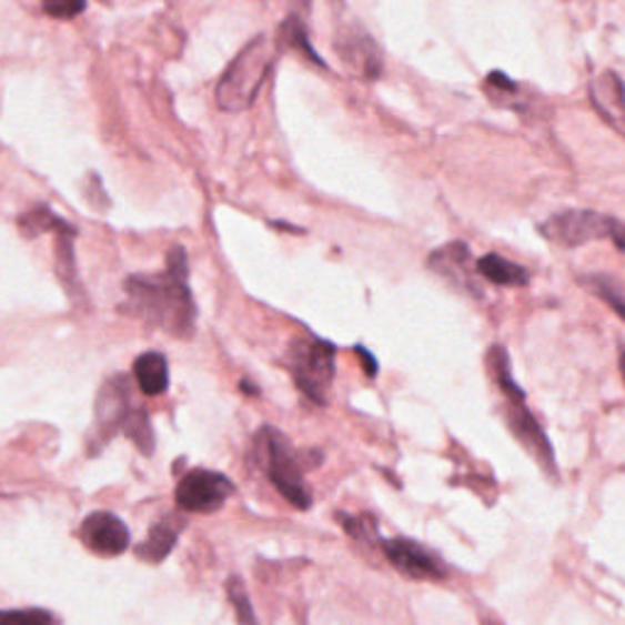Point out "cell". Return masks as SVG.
Instances as JSON below:
<instances>
[{
    "label": "cell",
    "mask_w": 625,
    "mask_h": 625,
    "mask_svg": "<svg viewBox=\"0 0 625 625\" xmlns=\"http://www.w3.org/2000/svg\"><path fill=\"white\" fill-rule=\"evenodd\" d=\"M128 305L122 311L140 321L164 327L177 337H191L195 325V303L189 289V256L171 248L167 272L134 274L125 281Z\"/></svg>",
    "instance_id": "6da1fadb"
},
{
    "label": "cell",
    "mask_w": 625,
    "mask_h": 625,
    "mask_svg": "<svg viewBox=\"0 0 625 625\" xmlns=\"http://www.w3.org/2000/svg\"><path fill=\"white\" fill-rule=\"evenodd\" d=\"M274 57L276 49L264 34L254 37L250 44H244L242 52L230 61L223 79L218 81V105L230 110V113L248 110L254 103V98L260 95L269 71H272Z\"/></svg>",
    "instance_id": "7a4b0ae2"
},
{
    "label": "cell",
    "mask_w": 625,
    "mask_h": 625,
    "mask_svg": "<svg viewBox=\"0 0 625 625\" xmlns=\"http://www.w3.org/2000/svg\"><path fill=\"white\" fill-rule=\"evenodd\" d=\"M254 457L260 460L269 482L279 488V494L291 506L309 508L313 504L311 486L303 480V472L309 470L305 467V455H299L291 447L286 435H281L276 427H262L254 437Z\"/></svg>",
    "instance_id": "3957f363"
},
{
    "label": "cell",
    "mask_w": 625,
    "mask_h": 625,
    "mask_svg": "<svg viewBox=\"0 0 625 625\" xmlns=\"http://www.w3.org/2000/svg\"><path fill=\"white\" fill-rule=\"evenodd\" d=\"M537 232L557 248H582L586 242L611 240L621 252H625V223L604 213L584 211V208L555 213L537 225Z\"/></svg>",
    "instance_id": "277c9868"
},
{
    "label": "cell",
    "mask_w": 625,
    "mask_h": 625,
    "mask_svg": "<svg viewBox=\"0 0 625 625\" xmlns=\"http://www.w3.org/2000/svg\"><path fill=\"white\" fill-rule=\"evenodd\" d=\"M286 366L299 389L317 406L327 403V391L335 379V345L327 340H296L289 347Z\"/></svg>",
    "instance_id": "5b68a950"
},
{
    "label": "cell",
    "mask_w": 625,
    "mask_h": 625,
    "mask_svg": "<svg viewBox=\"0 0 625 625\" xmlns=\"http://www.w3.org/2000/svg\"><path fill=\"white\" fill-rule=\"evenodd\" d=\"M382 553L399 574L413 582H443L447 579V565L433 550L409 541V537H391L382 541Z\"/></svg>",
    "instance_id": "8992f818"
},
{
    "label": "cell",
    "mask_w": 625,
    "mask_h": 625,
    "mask_svg": "<svg viewBox=\"0 0 625 625\" xmlns=\"http://www.w3.org/2000/svg\"><path fill=\"white\" fill-rule=\"evenodd\" d=\"M232 482L225 474L193 470L177 486V506L187 513H215L232 494Z\"/></svg>",
    "instance_id": "52a82bcc"
},
{
    "label": "cell",
    "mask_w": 625,
    "mask_h": 625,
    "mask_svg": "<svg viewBox=\"0 0 625 625\" xmlns=\"http://www.w3.org/2000/svg\"><path fill=\"white\" fill-rule=\"evenodd\" d=\"M506 399V423L511 427V433L518 437V443L533 452V457L541 462V467L550 474L557 472V462H555V450L550 445V440L545 435V431L533 419V413L525 406V394L521 391H513V394H504Z\"/></svg>",
    "instance_id": "ba28073f"
},
{
    "label": "cell",
    "mask_w": 625,
    "mask_h": 625,
    "mask_svg": "<svg viewBox=\"0 0 625 625\" xmlns=\"http://www.w3.org/2000/svg\"><path fill=\"white\" fill-rule=\"evenodd\" d=\"M81 543L101 557H118L130 547V531L115 513L95 511L81 523Z\"/></svg>",
    "instance_id": "9c48e42d"
},
{
    "label": "cell",
    "mask_w": 625,
    "mask_h": 625,
    "mask_svg": "<svg viewBox=\"0 0 625 625\" xmlns=\"http://www.w3.org/2000/svg\"><path fill=\"white\" fill-rule=\"evenodd\" d=\"M130 389L125 376H113L103 384L101 394L95 399V435H101V443L113 435L120 427H125L130 419Z\"/></svg>",
    "instance_id": "30bf717a"
},
{
    "label": "cell",
    "mask_w": 625,
    "mask_h": 625,
    "mask_svg": "<svg viewBox=\"0 0 625 625\" xmlns=\"http://www.w3.org/2000/svg\"><path fill=\"white\" fill-rule=\"evenodd\" d=\"M470 248L464 242H450L445 248L435 250L427 256V266L433 269L435 274L447 279L452 286L464 289L467 293H476L474 279L470 272Z\"/></svg>",
    "instance_id": "8fae6325"
},
{
    "label": "cell",
    "mask_w": 625,
    "mask_h": 625,
    "mask_svg": "<svg viewBox=\"0 0 625 625\" xmlns=\"http://www.w3.org/2000/svg\"><path fill=\"white\" fill-rule=\"evenodd\" d=\"M337 52L352 69H357L364 79H379V73H382V52H379L372 37H366L364 32L345 37V40L337 44Z\"/></svg>",
    "instance_id": "7c38bea8"
},
{
    "label": "cell",
    "mask_w": 625,
    "mask_h": 625,
    "mask_svg": "<svg viewBox=\"0 0 625 625\" xmlns=\"http://www.w3.org/2000/svg\"><path fill=\"white\" fill-rule=\"evenodd\" d=\"M183 528V521L177 516H167L159 523L152 525L150 537L138 547V557L147 560L150 565H159V562H164L167 555L174 550L179 535Z\"/></svg>",
    "instance_id": "4fadbf2b"
},
{
    "label": "cell",
    "mask_w": 625,
    "mask_h": 625,
    "mask_svg": "<svg viewBox=\"0 0 625 625\" xmlns=\"http://www.w3.org/2000/svg\"><path fill=\"white\" fill-rule=\"evenodd\" d=\"M134 379L147 396H159L169 389V362L162 352H144L134 360Z\"/></svg>",
    "instance_id": "5bb4252c"
},
{
    "label": "cell",
    "mask_w": 625,
    "mask_h": 625,
    "mask_svg": "<svg viewBox=\"0 0 625 625\" xmlns=\"http://www.w3.org/2000/svg\"><path fill=\"white\" fill-rule=\"evenodd\" d=\"M592 98H594L596 108L604 113V118L616 122V125H623L625 122V91H623V83L616 73L606 71L604 77H598L592 85Z\"/></svg>",
    "instance_id": "9a60e30c"
},
{
    "label": "cell",
    "mask_w": 625,
    "mask_h": 625,
    "mask_svg": "<svg viewBox=\"0 0 625 625\" xmlns=\"http://www.w3.org/2000/svg\"><path fill=\"white\" fill-rule=\"evenodd\" d=\"M476 274L484 276L486 281H492L496 286H511V289H521L528 284V269L506 260L501 254H486L476 262Z\"/></svg>",
    "instance_id": "2e32d148"
},
{
    "label": "cell",
    "mask_w": 625,
    "mask_h": 625,
    "mask_svg": "<svg viewBox=\"0 0 625 625\" xmlns=\"http://www.w3.org/2000/svg\"><path fill=\"white\" fill-rule=\"evenodd\" d=\"M20 230L24 238H40L47 235V232H52V235H59V232H69V230H77L67 220H61L52 208L47 205H34L30 208L28 213L20 218Z\"/></svg>",
    "instance_id": "e0dca14e"
},
{
    "label": "cell",
    "mask_w": 625,
    "mask_h": 625,
    "mask_svg": "<svg viewBox=\"0 0 625 625\" xmlns=\"http://www.w3.org/2000/svg\"><path fill=\"white\" fill-rule=\"evenodd\" d=\"M279 40H281V44H286V47H291V49H296V52L309 57V59L313 61V64L325 69V61L313 52V44L309 42V32H305L303 22H301L296 16H291L289 20L281 22Z\"/></svg>",
    "instance_id": "ac0fdd59"
},
{
    "label": "cell",
    "mask_w": 625,
    "mask_h": 625,
    "mask_svg": "<svg viewBox=\"0 0 625 625\" xmlns=\"http://www.w3.org/2000/svg\"><path fill=\"white\" fill-rule=\"evenodd\" d=\"M130 435V440L134 445H138L144 455H152V450H154V433H152V423H150V415H147L142 409L138 411H132L130 413V419L125 423V427H122Z\"/></svg>",
    "instance_id": "d6986e66"
},
{
    "label": "cell",
    "mask_w": 625,
    "mask_h": 625,
    "mask_svg": "<svg viewBox=\"0 0 625 625\" xmlns=\"http://www.w3.org/2000/svg\"><path fill=\"white\" fill-rule=\"evenodd\" d=\"M225 592H228L230 604L235 606L240 625H256V616H254V608H252V602H250V594H248V589H244L242 579L230 577L225 582Z\"/></svg>",
    "instance_id": "ffe728a7"
},
{
    "label": "cell",
    "mask_w": 625,
    "mask_h": 625,
    "mask_svg": "<svg viewBox=\"0 0 625 625\" xmlns=\"http://www.w3.org/2000/svg\"><path fill=\"white\" fill-rule=\"evenodd\" d=\"M0 625H54V616L44 608L0 611Z\"/></svg>",
    "instance_id": "44dd1931"
},
{
    "label": "cell",
    "mask_w": 625,
    "mask_h": 625,
    "mask_svg": "<svg viewBox=\"0 0 625 625\" xmlns=\"http://www.w3.org/2000/svg\"><path fill=\"white\" fill-rule=\"evenodd\" d=\"M586 284H589L596 296L604 299L611 305V309H614L625 321V296H623V291L618 286H614V281H608L604 276H596V279L586 281Z\"/></svg>",
    "instance_id": "7402d4cb"
},
{
    "label": "cell",
    "mask_w": 625,
    "mask_h": 625,
    "mask_svg": "<svg viewBox=\"0 0 625 625\" xmlns=\"http://www.w3.org/2000/svg\"><path fill=\"white\" fill-rule=\"evenodd\" d=\"M42 10L54 20H71L85 10V0H40Z\"/></svg>",
    "instance_id": "603a6c76"
},
{
    "label": "cell",
    "mask_w": 625,
    "mask_h": 625,
    "mask_svg": "<svg viewBox=\"0 0 625 625\" xmlns=\"http://www.w3.org/2000/svg\"><path fill=\"white\" fill-rule=\"evenodd\" d=\"M354 352L360 354V360H362V364H364V374L370 376V379H374L376 372H379V364H376V360H374V354H372L370 350H364V347H357Z\"/></svg>",
    "instance_id": "cb8c5ba5"
},
{
    "label": "cell",
    "mask_w": 625,
    "mask_h": 625,
    "mask_svg": "<svg viewBox=\"0 0 625 625\" xmlns=\"http://www.w3.org/2000/svg\"><path fill=\"white\" fill-rule=\"evenodd\" d=\"M621 374H623V379H625V350L621 352Z\"/></svg>",
    "instance_id": "d4e9b609"
}]
</instances>
